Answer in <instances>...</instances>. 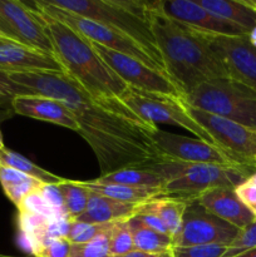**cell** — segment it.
Here are the masks:
<instances>
[{"label":"cell","instance_id":"cell-1","mask_svg":"<svg viewBox=\"0 0 256 257\" xmlns=\"http://www.w3.org/2000/svg\"><path fill=\"white\" fill-rule=\"evenodd\" d=\"M30 94L64 103L74 114L78 135L89 145L102 175L123 168L147 167L161 161L155 145L160 128L133 112L122 100L93 98L65 72L8 74Z\"/></svg>","mask_w":256,"mask_h":257},{"label":"cell","instance_id":"cell-2","mask_svg":"<svg viewBox=\"0 0 256 257\" xmlns=\"http://www.w3.org/2000/svg\"><path fill=\"white\" fill-rule=\"evenodd\" d=\"M148 8L151 28L166 73L180 88L183 97L202 83L228 78L222 62L208 44L206 34L168 18L157 2L148 3Z\"/></svg>","mask_w":256,"mask_h":257},{"label":"cell","instance_id":"cell-3","mask_svg":"<svg viewBox=\"0 0 256 257\" xmlns=\"http://www.w3.org/2000/svg\"><path fill=\"white\" fill-rule=\"evenodd\" d=\"M35 9V8H34ZM54 48V57L95 99L120 100L128 85L108 67L89 40L40 10Z\"/></svg>","mask_w":256,"mask_h":257},{"label":"cell","instance_id":"cell-4","mask_svg":"<svg viewBox=\"0 0 256 257\" xmlns=\"http://www.w3.org/2000/svg\"><path fill=\"white\" fill-rule=\"evenodd\" d=\"M60 9L100 23L147 49L165 68L150 22L148 2L123 0H49ZM166 70V68H165Z\"/></svg>","mask_w":256,"mask_h":257},{"label":"cell","instance_id":"cell-5","mask_svg":"<svg viewBox=\"0 0 256 257\" xmlns=\"http://www.w3.org/2000/svg\"><path fill=\"white\" fill-rule=\"evenodd\" d=\"M150 167L162 177L165 196H177L193 201L213 188H236L253 175L250 171L232 166L168 160H161Z\"/></svg>","mask_w":256,"mask_h":257},{"label":"cell","instance_id":"cell-6","mask_svg":"<svg viewBox=\"0 0 256 257\" xmlns=\"http://www.w3.org/2000/svg\"><path fill=\"white\" fill-rule=\"evenodd\" d=\"M188 105L256 130V92L230 79H213L196 87L185 98Z\"/></svg>","mask_w":256,"mask_h":257},{"label":"cell","instance_id":"cell-7","mask_svg":"<svg viewBox=\"0 0 256 257\" xmlns=\"http://www.w3.org/2000/svg\"><path fill=\"white\" fill-rule=\"evenodd\" d=\"M33 5H34L35 9L49 15L53 19L62 22L63 24L69 27L70 29L74 30L77 34H79L84 39L102 45L107 49L114 50V52L120 53V54L135 58V59L140 60L143 64L148 65L153 69L166 73L165 68L157 62V59L147 49H145L142 45H140L131 38L125 37L122 33L115 32V30L110 29V28L100 24V23L94 22V20H90L88 18L80 17V15L74 14V13L68 12V10L57 8L49 0L34 2Z\"/></svg>","mask_w":256,"mask_h":257},{"label":"cell","instance_id":"cell-8","mask_svg":"<svg viewBox=\"0 0 256 257\" xmlns=\"http://www.w3.org/2000/svg\"><path fill=\"white\" fill-rule=\"evenodd\" d=\"M187 112L235 165L256 172V130L241 125L226 118L203 112L185 102Z\"/></svg>","mask_w":256,"mask_h":257},{"label":"cell","instance_id":"cell-9","mask_svg":"<svg viewBox=\"0 0 256 257\" xmlns=\"http://www.w3.org/2000/svg\"><path fill=\"white\" fill-rule=\"evenodd\" d=\"M120 100L141 118L152 124L178 125L190 131L198 140L213 145L206 131L188 114L185 99L171 95L142 92L132 87H127Z\"/></svg>","mask_w":256,"mask_h":257},{"label":"cell","instance_id":"cell-10","mask_svg":"<svg viewBox=\"0 0 256 257\" xmlns=\"http://www.w3.org/2000/svg\"><path fill=\"white\" fill-rule=\"evenodd\" d=\"M0 35L12 44L54 55L40 13L19 0H0Z\"/></svg>","mask_w":256,"mask_h":257},{"label":"cell","instance_id":"cell-11","mask_svg":"<svg viewBox=\"0 0 256 257\" xmlns=\"http://www.w3.org/2000/svg\"><path fill=\"white\" fill-rule=\"evenodd\" d=\"M92 43V42H90ZM95 52L108 64V67L128 85L142 92L171 95L185 99L180 88L166 73L156 70L140 60L114 50L107 49L99 44L92 43Z\"/></svg>","mask_w":256,"mask_h":257},{"label":"cell","instance_id":"cell-12","mask_svg":"<svg viewBox=\"0 0 256 257\" xmlns=\"http://www.w3.org/2000/svg\"><path fill=\"white\" fill-rule=\"evenodd\" d=\"M240 231L235 226L208 213L195 201L186 210L182 227L173 238V247L200 245L230 246Z\"/></svg>","mask_w":256,"mask_h":257},{"label":"cell","instance_id":"cell-13","mask_svg":"<svg viewBox=\"0 0 256 257\" xmlns=\"http://www.w3.org/2000/svg\"><path fill=\"white\" fill-rule=\"evenodd\" d=\"M155 145L160 153L161 160L232 166V167L241 168L235 165L220 148L211 143L203 142L198 138L186 137V136L175 135V133H168L162 130H158L155 135Z\"/></svg>","mask_w":256,"mask_h":257},{"label":"cell","instance_id":"cell-14","mask_svg":"<svg viewBox=\"0 0 256 257\" xmlns=\"http://www.w3.org/2000/svg\"><path fill=\"white\" fill-rule=\"evenodd\" d=\"M208 44L222 62L230 79L256 92V49L247 37L206 35Z\"/></svg>","mask_w":256,"mask_h":257},{"label":"cell","instance_id":"cell-15","mask_svg":"<svg viewBox=\"0 0 256 257\" xmlns=\"http://www.w3.org/2000/svg\"><path fill=\"white\" fill-rule=\"evenodd\" d=\"M157 4L168 18L201 34L221 37L247 35L242 28L221 19L193 0H160Z\"/></svg>","mask_w":256,"mask_h":257},{"label":"cell","instance_id":"cell-16","mask_svg":"<svg viewBox=\"0 0 256 257\" xmlns=\"http://www.w3.org/2000/svg\"><path fill=\"white\" fill-rule=\"evenodd\" d=\"M13 112L24 117L65 127L78 132V123L72 110L63 102L40 94L18 95L12 103Z\"/></svg>","mask_w":256,"mask_h":257},{"label":"cell","instance_id":"cell-17","mask_svg":"<svg viewBox=\"0 0 256 257\" xmlns=\"http://www.w3.org/2000/svg\"><path fill=\"white\" fill-rule=\"evenodd\" d=\"M0 72L7 74L64 72V68L53 54L29 49L12 43H4L0 44Z\"/></svg>","mask_w":256,"mask_h":257},{"label":"cell","instance_id":"cell-18","mask_svg":"<svg viewBox=\"0 0 256 257\" xmlns=\"http://www.w3.org/2000/svg\"><path fill=\"white\" fill-rule=\"evenodd\" d=\"M235 188H213L200 195L196 202L211 215L226 221L238 230L255 222L251 211L238 200Z\"/></svg>","mask_w":256,"mask_h":257},{"label":"cell","instance_id":"cell-19","mask_svg":"<svg viewBox=\"0 0 256 257\" xmlns=\"http://www.w3.org/2000/svg\"><path fill=\"white\" fill-rule=\"evenodd\" d=\"M142 206L137 203L119 202L90 192L87 208L75 221L94 225H109L119 221L131 220L138 215Z\"/></svg>","mask_w":256,"mask_h":257},{"label":"cell","instance_id":"cell-20","mask_svg":"<svg viewBox=\"0 0 256 257\" xmlns=\"http://www.w3.org/2000/svg\"><path fill=\"white\" fill-rule=\"evenodd\" d=\"M83 187L94 192L97 195L104 196V197L112 198V200L119 201L125 203H137V205H145L150 201L156 200L158 197H163L165 192L162 188H147V187H131V186L123 185H102V183L90 181H78Z\"/></svg>","mask_w":256,"mask_h":257},{"label":"cell","instance_id":"cell-21","mask_svg":"<svg viewBox=\"0 0 256 257\" xmlns=\"http://www.w3.org/2000/svg\"><path fill=\"white\" fill-rule=\"evenodd\" d=\"M198 5L212 14L237 27L246 33L256 27V12L248 7L245 0H195Z\"/></svg>","mask_w":256,"mask_h":257},{"label":"cell","instance_id":"cell-22","mask_svg":"<svg viewBox=\"0 0 256 257\" xmlns=\"http://www.w3.org/2000/svg\"><path fill=\"white\" fill-rule=\"evenodd\" d=\"M192 202L195 201L190 200V198L177 197V196H163V197H158L143 205V210L157 215L161 221L165 223L168 235L173 240L182 227L186 210Z\"/></svg>","mask_w":256,"mask_h":257},{"label":"cell","instance_id":"cell-23","mask_svg":"<svg viewBox=\"0 0 256 257\" xmlns=\"http://www.w3.org/2000/svg\"><path fill=\"white\" fill-rule=\"evenodd\" d=\"M94 182L102 185H123L131 187H147V188H162L163 180L156 171L150 166L147 167H132L123 168L115 172L107 173L95 178Z\"/></svg>","mask_w":256,"mask_h":257},{"label":"cell","instance_id":"cell-24","mask_svg":"<svg viewBox=\"0 0 256 257\" xmlns=\"http://www.w3.org/2000/svg\"><path fill=\"white\" fill-rule=\"evenodd\" d=\"M0 185L5 196L18 207L23 198L38 190L43 183L14 168L0 166Z\"/></svg>","mask_w":256,"mask_h":257},{"label":"cell","instance_id":"cell-25","mask_svg":"<svg viewBox=\"0 0 256 257\" xmlns=\"http://www.w3.org/2000/svg\"><path fill=\"white\" fill-rule=\"evenodd\" d=\"M130 225L131 230H132L133 245H135L136 251L160 253L172 250L173 240L170 236L151 230L150 227L143 225L136 216L131 218Z\"/></svg>","mask_w":256,"mask_h":257},{"label":"cell","instance_id":"cell-26","mask_svg":"<svg viewBox=\"0 0 256 257\" xmlns=\"http://www.w3.org/2000/svg\"><path fill=\"white\" fill-rule=\"evenodd\" d=\"M0 166L4 167L14 168L34 180L39 181L42 183H48V185H59L60 182L64 181V178L54 175V173L48 172L44 168L39 167L38 165L33 163L24 156L14 152L12 150H8L7 147L0 152Z\"/></svg>","mask_w":256,"mask_h":257},{"label":"cell","instance_id":"cell-27","mask_svg":"<svg viewBox=\"0 0 256 257\" xmlns=\"http://www.w3.org/2000/svg\"><path fill=\"white\" fill-rule=\"evenodd\" d=\"M58 186L64 201L65 212L70 220L75 221L87 208L90 191L83 187L78 181L65 180V178Z\"/></svg>","mask_w":256,"mask_h":257},{"label":"cell","instance_id":"cell-28","mask_svg":"<svg viewBox=\"0 0 256 257\" xmlns=\"http://www.w3.org/2000/svg\"><path fill=\"white\" fill-rule=\"evenodd\" d=\"M135 251L130 220L113 223L109 236V256L122 257Z\"/></svg>","mask_w":256,"mask_h":257},{"label":"cell","instance_id":"cell-29","mask_svg":"<svg viewBox=\"0 0 256 257\" xmlns=\"http://www.w3.org/2000/svg\"><path fill=\"white\" fill-rule=\"evenodd\" d=\"M112 225L93 240L85 243L72 245L69 257H109V236Z\"/></svg>","mask_w":256,"mask_h":257},{"label":"cell","instance_id":"cell-30","mask_svg":"<svg viewBox=\"0 0 256 257\" xmlns=\"http://www.w3.org/2000/svg\"><path fill=\"white\" fill-rule=\"evenodd\" d=\"M18 211L19 212H29V213H35V215L44 216V217L50 218H58V217H64V216H59L49 205L47 203V201L43 198L42 193L39 192V188L35 191H33L32 193L27 196V197L23 198L22 202L18 206ZM69 218V217H68Z\"/></svg>","mask_w":256,"mask_h":257},{"label":"cell","instance_id":"cell-31","mask_svg":"<svg viewBox=\"0 0 256 257\" xmlns=\"http://www.w3.org/2000/svg\"><path fill=\"white\" fill-rule=\"evenodd\" d=\"M109 225H94V223H85L79 222V221H72L69 226V232H68V241L72 245L77 243H85L88 241L93 240L97 237L99 233H102L105 228H108Z\"/></svg>","mask_w":256,"mask_h":257},{"label":"cell","instance_id":"cell-32","mask_svg":"<svg viewBox=\"0 0 256 257\" xmlns=\"http://www.w3.org/2000/svg\"><path fill=\"white\" fill-rule=\"evenodd\" d=\"M256 248V221L240 231L236 240L227 247L223 257H235Z\"/></svg>","mask_w":256,"mask_h":257},{"label":"cell","instance_id":"cell-33","mask_svg":"<svg viewBox=\"0 0 256 257\" xmlns=\"http://www.w3.org/2000/svg\"><path fill=\"white\" fill-rule=\"evenodd\" d=\"M23 94H30V93L24 87L13 82L7 73L0 72V109H10L13 112V100L18 95Z\"/></svg>","mask_w":256,"mask_h":257},{"label":"cell","instance_id":"cell-34","mask_svg":"<svg viewBox=\"0 0 256 257\" xmlns=\"http://www.w3.org/2000/svg\"><path fill=\"white\" fill-rule=\"evenodd\" d=\"M228 246L200 245L188 247H172V257H223Z\"/></svg>","mask_w":256,"mask_h":257},{"label":"cell","instance_id":"cell-35","mask_svg":"<svg viewBox=\"0 0 256 257\" xmlns=\"http://www.w3.org/2000/svg\"><path fill=\"white\" fill-rule=\"evenodd\" d=\"M72 243L68 238L59 237L47 241L32 251L33 257H69Z\"/></svg>","mask_w":256,"mask_h":257},{"label":"cell","instance_id":"cell-36","mask_svg":"<svg viewBox=\"0 0 256 257\" xmlns=\"http://www.w3.org/2000/svg\"><path fill=\"white\" fill-rule=\"evenodd\" d=\"M39 192L42 193L43 198L47 201L48 205H49L58 215L68 217L67 212H65L64 201H63V196L59 190V186L43 183L39 187Z\"/></svg>","mask_w":256,"mask_h":257},{"label":"cell","instance_id":"cell-37","mask_svg":"<svg viewBox=\"0 0 256 257\" xmlns=\"http://www.w3.org/2000/svg\"><path fill=\"white\" fill-rule=\"evenodd\" d=\"M235 193L238 197V200L248 208L251 210L252 207L256 206V185L251 182L250 180H246L245 182L240 183L237 187L235 188Z\"/></svg>","mask_w":256,"mask_h":257},{"label":"cell","instance_id":"cell-38","mask_svg":"<svg viewBox=\"0 0 256 257\" xmlns=\"http://www.w3.org/2000/svg\"><path fill=\"white\" fill-rule=\"evenodd\" d=\"M136 217H137L138 220H140L141 222L143 223V225L147 226V227H150L151 230L157 231V232L163 233V235L170 236V235H168L167 228H166L165 223L161 221V218L158 217L157 215H155V213L150 212V211L143 210V206H142V208H141V211L138 212V215L136 216ZM170 237H171V236H170Z\"/></svg>","mask_w":256,"mask_h":257},{"label":"cell","instance_id":"cell-39","mask_svg":"<svg viewBox=\"0 0 256 257\" xmlns=\"http://www.w3.org/2000/svg\"><path fill=\"white\" fill-rule=\"evenodd\" d=\"M122 257H172V251H166V252L160 253H150V252H141V251H132L128 255Z\"/></svg>","mask_w":256,"mask_h":257},{"label":"cell","instance_id":"cell-40","mask_svg":"<svg viewBox=\"0 0 256 257\" xmlns=\"http://www.w3.org/2000/svg\"><path fill=\"white\" fill-rule=\"evenodd\" d=\"M246 37H247L248 43H250V44L256 49V27L253 28L251 32H248V34L246 35Z\"/></svg>","mask_w":256,"mask_h":257},{"label":"cell","instance_id":"cell-41","mask_svg":"<svg viewBox=\"0 0 256 257\" xmlns=\"http://www.w3.org/2000/svg\"><path fill=\"white\" fill-rule=\"evenodd\" d=\"M240 257H256V248H253V250H250V251H246V252L241 253V255H237Z\"/></svg>","mask_w":256,"mask_h":257},{"label":"cell","instance_id":"cell-42","mask_svg":"<svg viewBox=\"0 0 256 257\" xmlns=\"http://www.w3.org/2000/svg\"><path fill=\"white\" fill-rule=\"evenodd\" d=\"M245 3L256 12V0H245Z\"/></svg>","mask_w":256,"mask_h":257},{"label":"cell","instance_id":"cell-43","mask_svg":"<svg viewBox=\"0 0 256 257\" xmlns=\"http://www.w3.org/2000/svg\"><path fill=\"white\" fill-rule=\"evenodd\" d=\"M5 148V145H4V140H3V135H2V131H0V152H2L3 150Z\"/></svg>","mask_w":256,"mask_h":257},{"label":"cell","instance_id":"cell-44","mask_svg":"<svg viewBox=\"0 0 256 257\" xmlns=\"http://www.w3.org/2000/svg\"><path fill=\"white\" fill-rule=\"evenodd\" d=\"M248 180H250V181H251V182H252V183H255V185H256V172H255V173H253V175H252V176H251V177H250V178H248Z\"/></svg>","mask_w":256,"mask_h":257},{"label":"cell","instance_id":"cell-45","mask_svg":"<svg viewBox=\"0 0 256 257\" xmlns=\"http://www.w3.org/2000/svg\"><path fill=\"white\" fill-rule=\"evenodd\" d=\"M251 213H252V216H253V218H255V221H256V206H255V207H252V208H251Z\"/></svg>","mask_w":256,"mask_h":257},{"label":"cell","instance_id":"cell-46","mask_svg":"<svg viewBox=\"0 0 256 257\" xmlns=\"http://www.w3.org/2000/svg\"><path fill=\"white\" fill-rule=\"evenodd\" d=\"M0 257H30V256H12V255H4V253H0Z\"/></svg>","mask_w":256,"mask_h":257},{"label":"cell","instance_id":"cell-47","mask_svg":"<svg viewBox=\"0 0 256 257\" xmlns=\"http://www.w3.org/2000/svg\"><path fill=\"white\" fill-rule=\"evenodd\" d=\"M4 43H7V42H3V40H0V44H4Z\"/></svg>","mask_w":256,"mask_h":257},{"label":"cell","instance_id":"cell-48","mask_svg":"<svg viewBox=\"0 0 256 257\" xmlns=\"http://www.w3.org/2000/svg\"><path fill=\"white\" fill-rule=\"evenodd\" d=\"M255 166H256V157H255Z\"/></svg>","mask_w":256,"mask_h":257},{"label":"cell","instance_id":"cell-49","mask_svg":"<svg viewBox=\"0 0 256 257\" xmlns=\"http://www.w3.org/2000/svg\"><path fill=\"white\" fill-rule=\"evenodd\" d=\"M235 257H240V256H235Z\"/></svg>","mask_w":256,"mask_h":257},{"label":"cell","instance_id":"cell-50","mask_svg":"<svg viewBox=\"0 0 256 257\" xmlns=\"http://www.w3.org/2000/svg\"><path fill=\"white\" fill-rule=\"evenodd\" d=\"M109 257H113V256H109Z\"/></svg>","mask_w":256,"mask_h":257}]
</instances>
